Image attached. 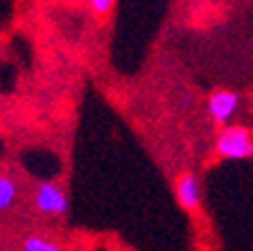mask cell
Returning <instances> with one entry per match:
<instances>
[{"label":"cell","mask_w":253,"mask_h":251,"mask_svg":"<svg viewBox=\"0 0 253 251\" xmlns=\"http://www.w3.org/2000/svg\"><path fill=\"white\" fill-rule=\"evenodd\" d=\"M237 106H240V95L226 89L215 91L211 95V100H208V113H211V118L217 125H226L233 118Z\"/></svg>","instance_id":"obj_3"},{"label":"cell","mask_w":253,"mask_h":251,"mask_svg":"<svg viewBox=\"0 0 253 251\" xmlns=\"http://www.w3.org/2000/svg\"><path fill=\"white\" fill-rule=\"evenodd\" d=\"M88 5L97 16H104V14H109V11L113 9L116 0H88Z\"/></svg>","instance_id":"obj_7"},{"label":"cell","mask_w":253,"mask_h":251,"mask_svg":"<svg viewBox=\"0 0 253 251\" xmlns=\"http://www.w3.org/2000/svg\"><path fill=\"white\" fill-rule=\"evenodd\" d=\"M174 193H176V201L181 204V208L185 210H197L201 204V186L199 179L195 172H183L176 179V186H174Z\"/></svg>","instance_id":"obj_4"},{"label":"cell","mask_w":253,"mask_h":251,"mask_svg":"<svg viewBox=\"0 0 253 251\" xmlns=\"http://www.w3.org/2000/svg\"><path fill=\"white\" fill-rule=\"evenodd\" d=\"M34 208L43 215H66L70 208V201L59 186L43 181L34 190Z\"/></svg>","instance_id":"obj_2"},{"label":"cell","mask_w":253,"mask_h":251,"mask_svg":"<svg viewBox=\"0 0 253 251\" xmlns=\"http://www.w3.org/2000/svg\"><path fill=\"white\" fill-rule=\"evenodd\" d=\"M215 150L224 158H249L253 156V138L244 127H226L217 136Z\"/></svg>","instance_id":"obj_1"},{"label":"cell","mask_w":253,"mask_h":251,"mask_svg":"<svg viewBox=\"0 0 253 251\" xmlns=\"http://www.w3.org/2000/svg\"><path fill=\"white\" fill-rule=\"evenodd\" d=\"M75 2H82V0H75Z\"/></svg>","instance_id":"obj_8"},{"label":"cell","mask_w":253,"mask_h":251,"mask_svg":"<svg viewBox=\"0 0 253 251\" xmlns=\"http://www.w3.org/2000/svg\"><path fill=\"white\" fill-rule=\"evenodd\" d=\"M23 249L25 251H61V245L45 236H37L34 233V236H27L23 240Z\"/></svg>","instance_id":"obj_5"},{"label":"cell","mask_w":253,"mask_h":251,"mask_svg":"<svg viewBox=\"0 0 253 251\" xmlns=\"http://www.w3.org/2000/svg\"><path fill=\"white\" fill-rule=\"evenodd\" d=\"M16 197H18V188L16 183L7 177H0V210H7L14 206Z\"/></svg>","instance_id":"obj_6"}]
</instances>
